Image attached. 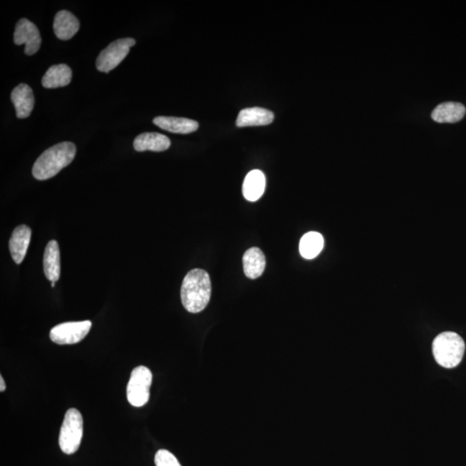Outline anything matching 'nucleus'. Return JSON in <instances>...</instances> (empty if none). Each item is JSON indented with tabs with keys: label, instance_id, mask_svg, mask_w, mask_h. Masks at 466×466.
<instances>
[{
	"label": "nucleus",
	"instance_id": "nucleus-1",
	"mask_svg": "<svg viewBox=\"0 0 466 466\" xmlns=\"http://www.w3.org/2000/svg\"><path fill=\"white\" fill-rule=\"evenodd\" d=\"M211 294V279L204 269H192L183 279L181 299L186 311L197 314L204 310L208 305Z\"/></svg>",
	"mask_w": 466,
	"mask_h": 466
},
{
	"label": "nucleus",
	"instance_id": "nucleus-2",
	"mask_svg": "<svg viewBox=\"0 0 466 466\" xmlns=\"http://www.w3.org/2000/svg\"><path fill=\"white\" fill-rule=\"evenodd\" d=\"M76 146L71 142H62L46 149L33 166L32 174L40 181L58 175L75 159Z\"/></svg>",
	"mask_w": 466,
	"mask_h": 466
},
{
	"label": "nucleus",
	"instance_id": "nucleus-3",
	"mask_svg": "<svg viewBox=\"0 0 466 466\" xmlns=\"http://www.w3.org/2000/svg\"><path fill=\"white\" fill-rule=\"evenodd\" d=\"M465 345L463 339L454 332H445L434 339L432 354L442 367L452 369L461 364Z\"/></svg>",
	"mask_w": 466,
	"mask_h": 466
},
{
	"label": "nucleus",
	"instance_id": "nucleus-4",
	"mask_svg": "<svg viewBox=\"0 0 466 466\" xmlns=\"http://www.w3.org/2000/svg\"><path fill=\"white\" fill-rule=\"evenodd\" d=\"M83 435V418L76 408H70L65 414L60 431L59 445L65 454H73L81 445Z\"/></svg>",
	"mask_w": 466,
	"mask_h": 466
},
{
	"label": "nucleus",
	"instance_id": "nucleus-5",
	"mask_svg": "<svg viewBox=\"0 0 466 466\" xmlns=\"http://www.w3.org/2000/svg\"><path fill=\"white\" fill-rule=\"evenodd\" d=\"M152 373L145 366L133 369L127 384V399L133 407H143L149 400Z\"/></svg>",
	"mask_w": 466,
	"mask_h": 466
},
{
	"label": "nucleus",
	"instance_id": "nucleus-6",
	"mask_svg": "<svg viewBox=\"0 0 466 466\" xmlns=\"http://www.w3.org/2000/svg\"><path fill=\"white\" fill-rule=\"evenodd\" d=\"M136 45L133 38H122L110 43L99 55L96 68L99 71L109 73L123 62L129 54L130 49Z\"/></svg>",
	"mask_w": 466,
	"mask_h": 466
},
{
	"label": "nucleus",
	"instance_id": "nucleus-7",
	"mask_svg": "<svg viewBox=\"0 0 466 466\" xmlns=\"http://www.w3.org/2000/svg\"><path fill=\"white\" fill-rule=\"evenodd\" d=\"M91 328L90 321L62 323L51 329L49 338L58 345L77 344L88 334Z\"/></svg>",
	"mask_w": 466,
	"mask_h": 466
},
{
	"label": "nucleus",
	"instance_id": "nucleus-8",
	"mask_svg": "<svg viewBox=\"0 0 466 466\" xmlns=\"http://www.w3.org/2000/svg\"><path fill=\"white\" fill-rule=\"evenodd\" d=\"M14 42L16 45H26L25 49L26 55L36 54L42 43L38 28L27 19H20L16 25Z\"/></svg>",
	"mask_w": 466,
	"mask_h": 466
},
{
	"label": "nucleus",
	"instance_id": "nucleus-9",
	"mask_svg": "<svg viewBox=\"0 0 466 466\" xmlns=\"http://www.w3.org/2000/svg\"><path fill=\"white\" fill-rule=\"evenodd\" d=\"M32 238V230L29 226H16L12 232L9 242L10 252L16 265H20L25 259Z\"/></svg>",
	"mask_w": 466,
	"mask_h": 466
},
{
	"label": "nucleus",
	"instance_id": "nucleus-10",
	"mask_svg": "<svg viewBox=\"0 0 466 466\" xmlns=\"http://www.w3.org/2000/svg\"><path fill=\"white\" fill-rule=\"evenodd\" d=\"M11 99L19 119H26L32 114L34 108L35 97L31 86L25 83L16 86L12 93Z\"/></svg>",
	"mask_w": 466,
	"mask_h": 466
},
{
	"label": "nucleus",
	"instance_id": "nucleus-11",
	"mask_svg": "<svg viewBox=\"0 0 466 466\" xmlns=\"http://www.w3.org/2000/svg\"><path fill=\"white\" fill-rule=\"evenodd\" d=\"M171 142L167 136L156 132H145L138 135L133 142L136 151L161 152L171 147Z\"/></svg>",
	"mask_w": 466,
	"mask_h": 466
},
{
	"label": "nucleus",
	"instance_id": "nucleus-12",
	"mask_svg": "<svg viewBox=\"0 0 466 466\" xmlns=\"http://www.w3.org/2000/svg\"><path fill=\"white\" fill-rule=\"evenodd\" d=\"M274 118V113L267 109L261 108H245L238 113L236 125L238 127L267 125L271 124Z\"/></svg>",
	"mask_w": 466,
	"mask_h": 466
},
{
	"label": "nucleus",
	"instance_id": "nucleus-13",
	"mask_svg": "<svg viewBox=\"0 0 466 466\" xmlns=\"http://www.w3.org/2000/svg\"><path fill=\"white\" fill-rule=\"evenodd\" d=\"M153 123L158 127L177 134H189L197 131L198 122L186 118H176V116H156Z\"/></svg>",
	"mask_w": 466,
	"mask_h": 466
},
{
	"label": "nucleus",
	"instance_id": "nucleus-14",
	"mask_svg": "<svg viewBox=\"0 0 466 466\" xmlns=\"http://www.w3.org/2000/svg\"><path fill=\"white\" fill-rule=\"evenodd\" d=\"M53 28L59 39L69 40L78 32L79 22L73 13L63 10L56 13Z\"/></svg>",
	"mask_w": 466,
	"mask_h": 466
},
{
	"label": "nucleus",
	"instance_id": "nucleus-15",
	"mask_svg": "<svg viewBox=\"0 0 466 466\" xmlns=\"http://www.w3.org/2000/svg\"><path fill=\"white\" fill-rule=\"evenodd\" d=\"M43 271L47 279L51 282H58L61 273L58 243L51 241L47 245L43 255Z\"/></svg>",
	"mask_w": 466,
	"mask_h": 466
},
{
	"label": "nucleus",
	"instance_id": "nucleus-16",
	"mask_svg": "<svg viewBox=\"0 0 466 466\" xmlns=\"http://www.w3.org/2000/svg\"><path fill=\"white\" fill-rule=\"evenodd\" d=\"M466 109L458 102H445L436 106L432 112V119L437 123H457L464 118Z\"/></svg>",
	"mask_w": 466,
	"mask_h": 466
},
{
	"label": "nucleus",
	"instance_id": "nucleus-17",
	"mask_svg": "<svg viewBox=\"0 0 466 466\" xmlns=\"http://www.w3.org/2000/svg\"><path fill=\"white\" fill-rule=\"evenodd\" d=\"M243 265L246 276L256 279L262 275L266 267V258L260 249L253 247L246 251L243 256Z\"/></svg>",
	"mask_w": 466,
	"mask_h": 466
},
{
	"label": "nucleus",
	"instance_id": "nucleus-18",
	"mask_svg": "<svg viewBox=\"0 0 466 466\" xmlns=\"http://www.w3.org/2000/svg\"><path fill=\"white\" fill-rule=\"evenodd\" d=\"M72 70L68 65H53L47 70L42 79V85L45 88H58L66 86L71 82Z\"/></svg>",
	"mask_w": 466,
	"mask_h": 466
},
{
	"label": "nucleus",
	"instance_id": "nucleus-19",
	"mask_svg": "<svg viewBox=\"0 0 466 466\" xmlns=\"http://www.w3.org/2000/svg\"><path fill=\"white\" fill-rule=\"evenodd\" d=\"M266 179L264 173L255 169L249 173L243 184V195L249 201H256L264 195Z\"/></svg>",
	"mask_w": 466,
	"mask_h": 466
},
{
	"label": "nucleus",
	"instance_id": "nucleus-20",
	"mask_svg": "<svg viewBox=\"0 0 466 466\" xmlns=\"http://www.w3.org/2000/svg\"><path fill=\"white\" fill-rule=\"evenodd\" d=\"M324 247V238L321 233L310 232L306 233L299 242V252L303 258L312 259L316 258Z\"/></svg>",
	"mask_w": 466,
	"mask_h": 466
},
{
	"label": "nucleus",
	"instance_id": "nucleus-21",
	"mask_svg": "<svg viewBox=\"0 0 466 466\" xmlns=\"http://www.w3.org/2000/svg\"><path fill=\"white\" fill-rule=\"evenodd\" d=\"M156 466H182L178 459L168 450H159L155 456Z\"/></svg>",
	"mask_w": 466,
	"mask_h": 466
},
{
	"label": "nucleus",
	"instance_id": "nucleus-22",
	"mask_svg": "<svg viewBox=\"0 0 466 466\" xmlns=\"http://www.w3.org/2000/svg\"><path fill=\"white\" fill-rule=\"evenodd\" d=\"M5 391V382L4 381V378H3L2 376L0 377V391L3 392Z\"/></svg>",
	"mask_w": 466,
	"mask_h": 466
},
{
	"label": "nucleus",
	"instance_id": "nucleus-23",
	"mask_svg": "<svg viewBox=\"0 0 466 466\" xmlns=\"http://www.w3.org/2000/svg\"><path fill=\"white\" fill-rule=\"evenodd\" d=\"M55 284H56V282H51V286H52L53 288L55 287Z\"/></svg>",
	"mask_w": 466,
	"mask_h": 466
}]
</instances>
